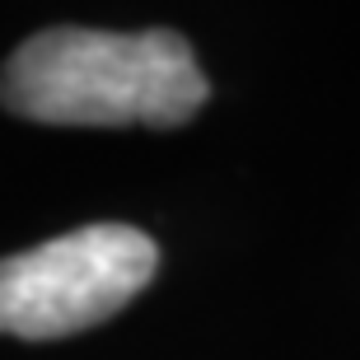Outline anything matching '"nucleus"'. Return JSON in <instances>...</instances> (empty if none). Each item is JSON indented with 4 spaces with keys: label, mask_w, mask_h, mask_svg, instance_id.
I'll return each mask as SVG.
<instances>
[{
    "label": "nucleus",
    "mask_w": 360,
    "mask_h": 360,
    "mask_svg": "<svg viewBox=\"0 0 360 360\" xmlns=\"http://www.w3.org/2000/svg\"><path fill=\"white\" fill-rule=\"evenodd\" d=\"M206 94L187 38L169 28H47L0 70V103L52 127H178Z\"/></svg>",
    "instance_id": "1"
},
{
    "label": "nucleus",
    "mask_w": 360,
    "mask_h": 360,
    "mask_svg": "<svg viewBox=\"0 0 360 360\" xmlns=\"http://www.w3.org/2000/svg\"><path fill=\"white\" fill-rule=\"evenodd\" d=\"M160 248L131 225H84L0 262V333L47 342L112 319L150 285Z\"/></svg>",
    "instance_id": "2"
}]
</instances>
